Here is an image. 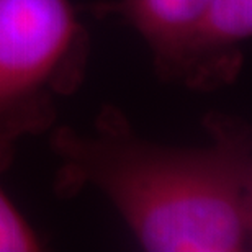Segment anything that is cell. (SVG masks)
I'll list each match as a JSON object with an SVG mask.
<instances>
[{
  "label": "cell",
  "instance_id": "277c9868",
  "mask_svg": "<svg viewBox=\"0 0 252 252\" xmlns=\"http://www.w3.org/2000/svg\"><path fill=\"white\" fill-rule=\"evenodd\" d=\"M252 36V0H211L179 70L177 84L196 92L228 87L244 65Z\"/></svg>",
  "mask_w": 252,
  "mask_h": 252
},
{
  "label": "cell",
  "instance_id": "7a4b0ae2",
  "mask_svg": "<svg viewBox=\"0 0 252 252\" xmlns=\"http://www.w3.org/2000/svg\"><path fill=\"white\" fill-rule=\"evenodd\" d=\"M90 36L70 0H0V174L87 77Z\"/></svg>",
  "mask_w": 252,
  "mask_h": 252
},
{
  "label": "cell",
  "instance_id": "5b68a950",
  "mask_svg": "<svg viewBox=\"0 0 252 252\" xmlns=\"http://www.w3.org/2000/svg\"><path fill=\"white\" fill-rule=\"evenodd\" d=\"M41 249L43 241L38 231L0 187V252H34Z\"/></svg>",
  "mask_w": 252,
  "mask_h": 252
},
{
  "label": "cell",
  "instance_id": "3957f363",
  "mask_svg": "<svg viewBox=\"0 0 252 252\" xmlns=\"http://www.w3.org/2000/svg\"><path fill=\"white\" fill-rule=\"evenodd\" d=\"M211 0H97L85 10L98 20L117 18L134 28L153 56L156 75L177 82L184 56Z\"/></svg>",
  "mask_w": 252,
  "mask_h": 252
},
{
  "label": "cell",
  "instance_id": "6da1fadb",
  "mask_svg": "<svg viewBox=\"0 0 252 252\" xmlns=\"http://www.w3.org/2000/svg\"><path fill=\"white\" fill-rule=\"evenodd\" d=\"M208 143L175 148L144 139L112 103L90 133L54 129L53 190L70 198L95 189L148 252H244L252 244V129L210 112Z\"/></svg>",
  "mask_w": 252,
  "mask_h": 252
}]
</instances>
